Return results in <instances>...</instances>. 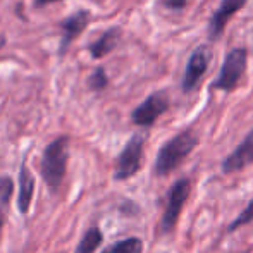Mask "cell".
<instances>
[{
	"label": "cell",
	"instance_id": "6da1fadb",
	"mask_svg": "<svg viewBox=\"0 0 253 253\" xmlns=\"http://www.w3.org/2000/svg\"><path fill=\"white\" fill-rule=\"evenodd\" d=\"M197 145H198V136L195 134L193 129L179 131L176 136L167 140L160 147L155 159V167H153L155 174L159 177H164V176H169L170 172H174L186 160V157L195 150Z\"/></svg>",
	"mask_w": 253,
	"mask_h": 253
},
{
	"label": "cell",
	"instance_id": "7a4b0ae2",
	"mask_svg": "<svg viewBox=\"0 0 253 253\" xmlns=\"http://www.w3.org/2000/svg\"><path fill=\"white\" fill-rule=\"evenodd\" d=\"M67 147H69V138L59 136L47 145L42 157L40 170L43 176L45 183L48 184L52 191H57L60 188L66 176L67 169V160H69V153H67Z\"/></svg>",
	"mask_w": 253,
	"mask_h": 253
},
{
	"label": "cell",
	"instance_id": "3957f363",
	"mask_svg": "<svg viewBox=\"0 0 253 253\" xmlns=\"http://www.w3.org/2000/svg\"><path fill=\"white\" fill-rule=\"evenodd\" d=\"M248 52L247 48H231L224 57V62L210 90H219L224 93H231L240 86L245 73H247Z\"/></svg>",
	"mask_w": 253,
	"mask_h": 253
},
{
	"label": "cell",
	"instance_id": "277c9868",
	"mask_svg": "<svg viewBox=\"0 0 253 253\" xmlns=\"http://www.w3.org/2000/svg\"><path fill=\"white\" fill-rule=\"evenodd\" d=\"M145 141H147V134L145 133H134L129 138L126 147L123 148V152L117 157L116 172H114V177L117 181L129 179V177H133L141 169Z\"/></svg>",
	"mask_w": 253,
	"mask_h": 253
},
{
	"label": "cell",
	"instance_id": "5b68a950",
	"mask_svg": "<svg viewBox=\"0 0 253 253\" xmlns=\"http://www.w3.org/2000/svg\"><path fill=\"white\" fill-rule=\"evenodd\" d=\"M191 193V183L188 177H181L172 184V188L167 193V203L166 210L162 213V220H160V231L162 233H170L176 227V222L181 215L184 203L188 202V197Z\"/></svg>",
	"mask_w": 253,
	"mask_h": 253
},
{
	"label": "cell",
	"instance_id": "8992f818",
	"mask_svg": "<svg viewBox=\"0 0 253 253\" xmlns=\"http://www.w3.org/2000/svg\"><path fill=\"white\" fill-rule=\"evenodd\" d=\"M210 60H212V52L207 45H200V47L195 48L190 59H188L183 81H181V88H183L184 93H193L197 90L203 76L209 71Z\"/></svg>",
	"mask_w": 253,
	"mask_h": 253
},
{
	"label": "cell",
	"instance_id": "52a82bcc",
	"mask_svg": "<svg viewBox=\"0 0 253 253\" xmlns=\"http://www.w3.org/2000/svg\"><path fill=\"white\" fill-rule=\"evenodd\" d=\"M167 109H169V97L166 91H153L131 112V121L140 127H150Z\"/></svg>",
	"mask_w": 253,
	"mask_h": 253
},
{
	"label": "cell",
	"instance_id": "ba28073f",
	"mask_svg": "<svg viewBox=\"0 0 253 253\" xmlns=\"http://www.w3.org/2000/svg\"><path fill=\"white\" fill-rule=\"evenodd\" d=\"M91 21V12L88 9H78L76 12H73L71 16H67L66 19H62L59 23L60 28V43H59V55H66V52L69 50V47L73 45V42L76 38H80V35H83V31L88 28Z\"/></svg>",
	"mask_w": 253,
	"mask_h": 253
},
{
	"label": "cell",
	"instance_id": "9c48e42d",
	"mask_svg": "<svg viewBox=\"0 0 253 253\" xmlns=\"http://www.w3.org/2000/svg\"><path fill=\"white\" fill-rule=\"evenodd\" d=\"M247 2L248 0H222L219 3V7L213 10L212 17L209 21V37L213 42L219 40L220 35L226 31V26L231 21V17L240 12L247 5Z\"/></svg>",
	"mask_w": 253,
	"mask_h": 253
},
{
	"label": "cell",
	"instance_id": "30bf717a",
	"mask_svg": "<svg viewBox=\"0 0 253 253\" xmlns=\"http://www.w3.org/2000/svg\"><path fill=\"white\" fill-rule=\"evenodd\" d=\"M253 164V129L245 136V140L222 160V172H240Z\"/></svg>",
	"mask_w": 253,
	"mask_h": 253
},
{
	"label": "cell",
	"instance_id": "8fae6325",
	"mask_svg": "<svg viewBox=\"0 0 253 253\" xmlns=\"http://www.w3.org/2000/svg\"><path fill=\"white\" fill-rule=\"evenodd\" d=\"M121 37H123V30L119 26H112L103 31L93 43L88 45V52H90L91 59H102V57L109 55L119 45Z\"/></svg>",
	"mask_w": 253,
	"mask_h": 253
},
{
	"label": "cell",
	"instance_id": "7c38bea8",
	"mask_svg": "<svg viewBox=\"0 0 253 253\" xmlns=\"http://www.w3.org/2000/svg\"><path fill=\"white\" fill-rule=\"evenodd\" d=\"M33 191H35V177L30 172L26 164L21 166L19 172V198H17V207H19L21 213H28L33 200Z\"/></svg>",
	"mask_w": 253,
	"mask_h": 253
},
{
	"label": "cell",
	"instance_id": "4fadbf2b",
	"mask_svg": "<svg viewBox=\"0 0 253 253\" xmlns=\"http://www.w3.org/2000/svg\"><path fill=\"white\" fill-rule=\"evenodd\" d=\"M103 236H102V231L98 229L97 226L90 227V229L84 233L83 240H81V243L78 245L76 248V253H93L97 250L98 247H100Z\"/></svg>",
	"mask_w": 253,
	"mask_h": 253
},
{
	"label": "cell",
	"instance_id": "5bb4252c",
	"mask_svg": "<svg viewBox=\"0 0 253 253\" xmlns=\"http://www.w3.org/2000/svg\"><path fill=\"white\" fill-rule=\"evenodd\" d=\"M143 252V241L140 238H126L123 241H117L112 247L105 248L102 253H141Z\"/></svg>",
	"mask_w": 253,
	"mask_h": 253
},
{
	"label": "cell",
	"instance_id": "9a60e30c",
	"mask_svg": "<svg viewBox=\"0 0 253 253\" xmlns=\"http://www.w3.org/2000/svg\"><path fill=\"white\" fill-rule=\"evenodd\" d=\"M88 86L93 91H102L109 86V76H107L105 69H103L102 66H98L97 69L90 74V78H88Z\"/></svg>",
	"mask_w": 253,
	"mask_h": 253
},
{
	"label": "cell",
	"instance_id": "2e32d148",
	"mask_svg": "<svg viewBox=\"0 0 253 253\" xmlns=\"http://www.w3.org/2000/svg\"><path fill=\"white\" fill-rule=\"evenodd\" d=\"M252 220H253V198H252L250 202H248V205L243 209V212H241L240 215H238L236 219H234L233 222L227 226V233H234V231L240 229V227L250 224Z\"/></svg>",
	"mask_w": 253,
	"mask_h": 253
},
{
	"label": "cell",
	"instance_id": "e0dca14e",
	"mask_svg": "<svg viewBox=\"0 0 253 253\" xmlns=\"http://www.w3.org/2000/svg\"><path fill=\"white\" fill-rule=\"evenodd\" d=\"M14 191V183L10 177L2 176L0 177V203L2 205H7L10 200V195Z\"/></svg>",
	"mask_w": 253,
	"mask_h": 253
},
{
	"label": "cell",
	"instance_id": "ac0fdd59",
	"mask_svg": "<svg viewBox=\"0 0 253 253\" xmlns=\"http://www.w3.org/2000/svg\"><path fill=\"white\" fill-rule=\"evenodd\" d=\"M160 2H162L164 7H167L170 10H181L188 5L190 0H160Z\"/></svg>",
	"mask_w": 253,
	"mask_h": 253
},
{
	"label": "cell",
	"instance_id": "d6986e66",
	"mask_svg": "<svg viewBox=\"0 0 253 253\" xmlns=\"http://www.w3.org/2000/svg\"><path fill=\"white\" fill-rule=\"evenodd\" d=\"M55 2H62V0H33V7L35 9H43L48 3H55Z\"/></svg>",
	"mask_w": 253,
	"mask_h": 253
},
{
	"label": "cell",
	"instance_id": "ffe728a7",
	"mask_svg": "<svg viewBox=\"0 0 253 253\" xmlns=\"http://www.w3.org/2000/svg\"><path fill=\"white\" fill-rule=\"evenodd\" d=\"M5 43H7L5 37H3V35H0V50H2V48L5 47Z\"/></svg>",
	"mask_w": 253,
	"mask_h": 253
}]
</instances>
